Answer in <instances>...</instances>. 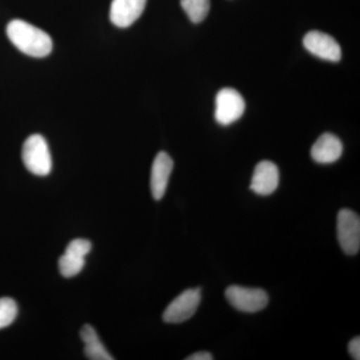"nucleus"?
Returning <instances> with one entry per match:
<instances>
[{"mask_svg":"<svg viewBox=\"0 0 360 360\" xmlns=\"http://www.w3.org/2000/svg\"><path fill=\"white\" fill-rule=\"evenodd\" d=\"M6 33L14 46L26 56L42 58L52 51L51 37L26 21H11L7 25Z\"/></svg>","mask_w":360,"mask_h":360,"instance_id":"nucleus-1","label":"nucleus"},{"mask_svg":"<svg viewBox=\"0 0 360 360\" xmlns=\"http://www.w3.org/2000/svg\"><path fill=\"white\" fill-rule=\"evenodd\" d=\"M25 167L37 176H46L51 172L52 160L49 144L42 135H30L22 146Z\"/></svg>","mask_w":360,"mask_h":360,"instance_id":"nucleus-2","label":"nucleus"},{"mask_svg":"<svg viewBox=\"0 0 360 360\" xmlns=\"http://www.w3.org/2000/svg\"><path fill=\"white\" fill-rule=\"evenodd\" d=\"M245 101L243 96L233 89H222L215 98V120L220 125L231 124L243 116Z\"/></svg>","mask_w":360,"mask_h":360,"instance_id":"nucleus-3","label":"nucleus"},{"mask_svg":"<svg viewBox=\"0 0 360 360\" xmlns=\"http://www.w3.org/2000/svg\"><path fill=\"white\" fill-rule=\"evenodd\" d=\"M225 296L234 309L248 314L260 311L269 304V295L260 288L231 285L227 288Z\"/></svg>","mask_w":360,"mask_h":360,"instance_id":"nucleus-4","label":"nucleus"},{"mask_svg":"<svg viewBox=\"0 0 360 360\" xmlns=\"http://www.w3.org/2000/svg\"><path fill=\"white\" fill-rule=\"evenodd\" d=\"M338 238L340 248L348 255L359 253L360 248V219L350 210H341L338 214Z\"/></svg>","mask_w":360,"mask_h":360,"instance_id":"nucleus-5","label":"nucleus"},{"mask_svg":"<svg viewBox=\"0 0 360 360\" xmlns=\"http://www.w3.org/2000/svg\"><path fill=\"white\" fill-rule=\"evenodd\" d=\"M201 300L200 288L184 291L170 302L163 312V321L167 323H181L193 316Z\"/></svg>","mask_w":360,"mask_h":360,"instance_id":"nucleus-6","label":"nucleus"},{"mask_svg":"<svg viewBox=\"0 0 360 360\" xmlns=\"http://www.w3.org/2000/svg\"><path fill=\"white\" fill-rule=\"evenodd\" d=\"M303 45L310 53L324 60L338 63L341 59L340 45L328 33L319 30L307 32L303 39Z\"/></svg>","mask_w":360,"mask_h":360,"instance_id":"nucleus-7","label":"nucleus"},{"mask_svg":"<svg viewBox=\"0 0 360 360\" xmlns=\"http://www.w3.org/2000/svg\"><path fill=\"white\" fill-rule=\"evenodd\" d=\"M279 184V170L276 165L269 160L258 163L251 179L250 189L257 195H270Z\"/></svg>","mask_w":360,"mask_h":360,"instance_id":"nucleus-8","label":"nucleus"},{"mask_svg":"<svg viewBox=\"0 0 360 360\" xmlns=\"http://www.w3.org/2000/svg\"><path fill=\"white\" fill-rule=\"evenodd\" d=\"M174 169V160L165 151L155 156L151 167L150 188L155 200H162Z\"/></svg>","mask_w":360,"mask_h":360,"instance_id":"nucleus-9","label":"nucleus"},{"mask_svg":"<svg viewBox=\"0 0 360 360\" xmlns=\"http://www.w3.org/2000/svg\"><path fill=\"white\" fill-rule=\"evenodd\" d=\"M148 0H112L110 20L115 26L127 28L141 18Z\"/></svg>","mask_w":360,"mask_h":360,"instance_id":"nucleus-10","label":"nucleus"},{"mask_svg":"<svg viewBox=\"0 0 360 360\" xmlns=\"http://www.w3.org/2000/svg\"><path fill=\"white\" fill-rule=\"evenodd\" d=\"M342 142L336 135L323 134L312 146L311 158L317 163L329 165L340 160L342 155Z\"/></svg>","mask_w":360,"mask_h":360,"instance_id":"nucleus-11","label":"nucleus"},{"mask_svg":"<svg viewBox=\"0 0 360 360\" xmlns=\"http://www.w3.org/2000/svg\"><path fill=\"white\" fill-rule=\"evenodd\" d=\"M80 338L84 342V354L87 359L91 360H112L110 352L106 350L96 329L92 328L90 324H85L80 330Z\"/></svg>","mask_w":360,"mask_h":360,"instance_id":"nucleus-12","label":"nucleus"},{"mask_svg":"<svg viewBox=\"0 0 360 360\" xmlns=\"http://www.w3.org/2000/svg\"><path fill=\"white\" fill-rule=\"evenodd\" d=\"M180 4L193 23H200L210 13V0H180Z\"/></svg>","mask_w":360,"mask_h":360,"instance_id":"nucleus-13","label":"nucleus"},{"mask_svg":"<svg viewBox=\"0 0 360 360\" xmlns=\"http://www.w3.org/2000/svg\"><path fill=\"white\" fill-rule=\"evenodd\" d=\"M85 265V258L73 257L65 253L58 260L59 271L66 278L77 276Z\"/></svg>","mask_w":360,"mask_h":360,"instance_id":"nucleus-14","label":"nucleus"},{"mask_svg":"<svg viewBox=\"0 0 360 360\" xmlns=\"http://www.w3.org/2000/svg\"><path fill=\"white\" fill-rule=\"evenodd\" d=\"M18 304L8 297L0 298V329L11 326L18 316Z\"/></svg>","mask_w":360,"mask_h":360,"instance_id":"nucleus-15","label":"nucleus"},{"mask_svg":"<svg viewBox=\"0 0 360 360\" xmlns=\"http://www.w3.org/2000/svg\"><path fill=\"white\" fill-rule=\"evenodd\" d=\"M92 245L87 239L77 238L71 241L66 248L65 253L73 257L85 258L91 250Z\"/></svg>","mask_w":360,"mask_h":360,"instance_id":"nucleus-16","label":"nucleus"},{"mask_svg":"<svg viewBox=\"0 0 360 360\" xmlns=\"http://www.w3.org/2000/svg\"><path fill=\"white\" fill-rule=\"evenodd\" d=\"M348 352L352 355V359L359 360L360 359V338L356 336L354 340H350L349 345H348Z\"/></svg>","mask_w":360,"mask_h":360,"instance_id":"nucleus-17","label":"nucleus"},{"mask_svg":"<svg viewBox=\"0 0 360 360\" xmlns=\"http://www.w3.org/2000/svg\"><path fill=\"white\" fill-rule=\"evenodd\" d=\"M187 360H212L213 359V356L210 352H196L191 356L186 357Z\"/></svg>","mask_w":360,"mask_h":360,"instance_id":"nucleus-18","label":"nucleus"}]
</instances>
